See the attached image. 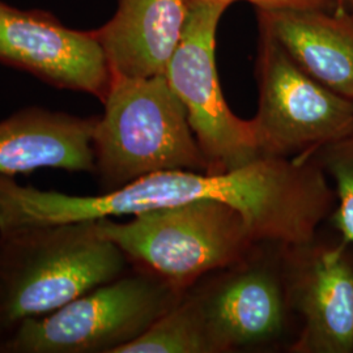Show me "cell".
<instances>
[{
	"mask_svg": "<svg viewBox=\"0 0 353 353\" xmlns=\"http://www.w3.org/2000/svg\"><path fill=\"white\" fill-rule=\"evenodd\" d=\"M127 261L96 223L0 229V345L28 319L121 276Z\"/></svg>",
	"mask_w": 353,
	"mask_h": 353,
	"instance_id": "6da1fadb",
	"label": "cell"
},
{
	"mask_svg": "<svg viewBox=\"0 0 353 353\" xmlns=\"http://www.w3.org/2000/svg\"><path fill=\"white\" fill-rule=\"evenodd\" d=\"M102 103L93 151L105 191L159 172H214L165 75L113 76Z\"/></svg>",
	"mask_w": 353,
	"mask_h": 353,
	"instance_id": "7a4b0ae2",
	"label": "cell"
},
{
	"mask_svg": "<svg viewBox=\"0 0 353 353\" xmlns=\"http://www.w3.org/2000/svg\"><path fill=\"white\" fill-rule=\"evenodd\" d=\"M96 225L128 261L176 288L234 263L256 241L236 208L212 199L152 210L125 223L102 219Z\"/></svg>",
	"mask_w": 353,
	"mask_h": 353,
	"instance_id": "3957f363",
	"label": "cell"
},
{
	"mask_svg": "<svg viewBox=\"0 0 353 353\" xmlns=\"http://www.w3.org/2000/svg\"><path fill=\"white\" fill-rule=\"evenodd\" d=\"M176 294L174 285L140 265L46 316L28 319L0 353H117L168 312Z\"/></svg>",
	"mask_w": 353,
	"mask_h": 353,
	"instance_id": "277c9868",
	"label": "cell"
},
{
	"mask_svg": "<svg viewBox=\"0 0 353 353\" xmlns=\"http://www.w3.org/2000/svg\"><path fill=\"white\" fill-rule=\"evenodd\" d=\"M254 130L263 156L300 159L353 134V100L306 74L267 30L259 28Z\"/></svg>",
	"mask_w": 353,
	"mask_h": 353,
	"instance_id": "5b68a950",
	"label": "cell"
},
{
	"mask_svg": "<svg viewBox=\"0 0 353 353\" xmlns=\"http://www.w3.org/2000/svg\"><path fill=\"white\" fill-rule=\"evenodd\" d=\"M227 8L220 3H190L183 34L165 71L214 172L237 169L263 156L252 119L243 121L230 110L219 80L216 33Z\"/></svg>",
	"mask_w": 353,
	"mask_h": 353,
	"instance_id": "8992f818",
	"label": "cell"
},
{
	"mask_svg": "<svg viewBox=\"0 0 353 353\" xmlns=\"http://www.w3.org/2000/svg\"><path fill=\"white\" fill-rule=\"evenodd\" d=\"M0 62L101 101L113 80L96 32L70 29L50 14L17 10L1 1Z\"/></svg>",
	"mask_w": 353,
	"mask_h": 353,
	"instance_id": "52a82bcc",
	"label": "cell"
},
{
	"mask_svg": "<svg viewBox=\"0 0 353 353\" xmlns=\"http://www.w3.org/2000/svg\"><path fill=\"white\" fill-rule=\"evenodd\" d=\"M97 117L26 108L0 118V176L41 169L94 173Z\"/></svg>",
	"mask_w": 353,
	"mask_h": 353,
	"instance_id": "ba28073f",
	"label": "cell"
},
{
	"mask_svg": "<svg viewBox=\"0 0 353 353\" xmlns=\"http://www.w3.org/2000/svg\"><path fill=\"white\" fill-rule=\"evenodd\" d=\"M348 245L313 249L296 280L303 327L296 351L353 352V261Z\"/></svg>",
	"mask_w": 353,
	"mask_h": 353,
	"instance_id": "9c48e42d",
	"label": "cell"
},
{
	"mask_svg": "<svg viewBox=\"0 0 353 353\" xmlns=\"http://www.w3.org/2000/svg\"><path fill=\"white\" fill-rule=\"evenodd\" d=\"M267 30L306 74L353 100V16L327 8L256 11Z\"/></svg>",
	"mask_w": 353,
	"mask_h": 353,
	"instance_id": "30bf717a",
	"label": "cell"
},
{
	"mask_svg": "<svg viewBox=\"0 0 353 353\" xmlns=\"http://www.w3.org/2000/svg\"><path fill=\"white\" fill-rule=\"evenodd\" d=\"M189 11V0H118L113 19L94 30L113 76L165 75Z\"/></svg>",
	"mask_w": 353,
	"mask_h": 353,
	"instance_id": "8fae6325",
	"label": "cell"
},
{
	"mask_svg": "<svg viewBox=\"0 0 353 353\" xmlns=\"http://www.w3.org/2000/svg\"><path fill=\"white\" fill-rule=\"evenodd\" d=\"M203 307L221 351L271 341L285 323L283 292L265 270H250L230 279L203 301Z\"/></svg>",
	"mask_w": 353,
	"mask_h": 353,
	"instance_id": "7c38bea8",
	"label": "cell"
},
{
	"mask_svg": "<svg viewBox=\"0 0 353 353\" xmlns=\"http://www.w3.org/2000/svg\"><path fill=\"white\" fill-rule=\"evenodd\" d=\"M201 301H176L138 339L117 353L220 352Z\"/></svg>",
	"mask_w": 353,
	"mask_h": 353,
	"instance_id": "4fadbf2b",
	"label": "cell"
},
{
	"mask_svg": "<svg viewBox=\"0 0 353 353\" xmlns=\"http://www.w3.org/2000/svg\"><path fill=\"white\" fill-rule=\"evenodd\" d=\"M321 166L336 185L338 207L332 223L343 243L353 246V134L319 148Z\"/></svg>",
	"mask_w": 353,
	"mask_h": 353,
	"instance_id": "5bb4252c",
	"label": "cell"
},
{
	"mask_svg": "<svg viewBox=\"0 0 353 353\" xmlns=\"http://www.w3.org/2000/svg\"><path fill=\"white\" fill-rule=\"evenodd\" d=\"M220 3L229 7L236 1H248L256 7V11H275L288 8H327L334 10L330 0H189V3Z\"/></svg>",
	"mask_w": 353,
	"mask_h": 353,
	"instance_id": "9a60e30c",
	"label": "cell"
},
{
	"mask_svg": "<svg viewBox=\"0 0 353 353\" xmlns=\"http://www.w3.org/2000/svg\"><path fill=\"white\" fill-rule=\"evenodd\" d=\"M334 6L335 11H348V7L353 3V0H330Z\"/></svg>",
	"mask_w": 353,
	"mask_h": 353,
	"instance_id": "2e32d148",
	"label": "cell"
},
{
	"mask_svg": "<svg viewBox=\"0 0 353 353\" xmlns=\"http://www.w3.org/2000/svg\"><path fill=\"white\" fill-rule=\"evenodd\" d=\"M348 12L351 13L353 16V3L350 6V7H348Z\"/></svg>",
	"mask_w": 353,
	"mask_h": 353,
	"instance_id": "e0dca14e",
	"label": "cell"
}]
</instances>
